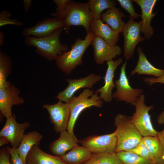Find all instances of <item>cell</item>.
I'll list each match as a JSON object with an SVG mask.
<instances>
[{"label": "cell", "mask_w": 164, "mask_h": 164, "mask_svg": "<svg viewBox=\"0 0 164 164\" xmlns=\"http://www.w3.org/2000/svg\"><path fill=\"white\" fill-rule=\"evenodd\" d=\"M51 15L62 21L66 34L69 32L72 26H82L85 28L87 34L91 32L90 24L94 18L87 2H77L68 0L63 10L52 13Z\"/></svg>", "instance_id": "6da1fadb"}, {"label": "cell", "mask_w": 164, "mask_h": 164, "mask_svg": "<svg viewBox=\"0 0 164 164\" xmlns=\"http://www.w3.org/2000/svg\"><path fill=\"white\" fill-rule=\"evenodd\" d=\"M63 28L54 31L49 35L42 38L28 36L25 39V43L28 46L36 48V53L48 60H54L69 49L67 44L61 43L59 37Z\"/></svg>", "instance_id": "7a4b0ae2"}, {"label": "cell", "mask_w": 164, "mask_h": 164, "mask_svg": "<svg viewBox=\"0 0 164 164\" xmlns=\"http://www.w3.org/2000/svg\"><path fill=\"white\" fill-rule=\"evenodd\" d=\"M114 124L116 127L114 132L117 138L115 153L131 149L142 140L143 136L135 127L130 117L118 114L114 118Z\"/></svg>", "instance_id": "3957f363"}, {"label": "cell", "mask_w": 164, "mask_h": 164, "mask_svg": "<svg viewBox=\"0 0 164 164\" xmlns=\"http://www.w3.org/2000/svg\"><path fill=\"white\" fill-rule=\"evenodd\" d=\"M95 36L92 32L87 34L84 39L78 38L71 49L57 56L54 60L57 67L67 75H70L78 65L83 63L82 57L85 50L91 44Z\"/></svg>", "instance_id": "277c9868"}, {"label": "cell", "mask_w": 164, "mask_h": 164, "mask_svg": "<svg viewBox=\"0 0 164 164\" xmlns=\"http://www.w3.org/2000/svg\"><path fill=\"white\" fill-rule=\"evenodd\" d=\"M94 91L84 89L78 96H74L68 103L70 110V117L67 130L74 134L73 128L76 121L85 109L94 106L101 108L103 101Z\"/></svg>", "instance_id": "5b68a950"}, {"label": "cell", "mask_w": 164, "mask_h": 164, "mask_svg": "<svg viewBox=\"0 0 164 164\" xmlns=\"http://www.w3.org/2000/svg\"><path fill=\"white\" fill-rule=\"evenodd\" d=\"M134 106L135 111L130 117L132 122L143 137H158L159 132L155 130L152 125L149 111L153 106H147L145 104V96L141 95Z\"/></svg>", "instance_id": "8992f818"}, {"label": "cell", "mask_w": 164, "mask_h": 164, "mask_svg": "<svg viewBox=\"0 0 164 164\" xmlns=\"http://www.w3.org/2000/svg\"><path fill=\"white\" fill-rule=\"evenodd\" d=\"M79 142L92 154L115 153L117 138L114 132L104 135H90Z\"/></svg>", "instance_id": "52a82bcc"}, {"label": "cell", "mask_w": 164, "mask_h": 164, "mask_svg": "<svg viewBox=\"0 0 164 164\" xmlns=\"http://www.w3.org/2000/svg\"><path fill=\"white\" fill-rule=\"evenodd\" d=\"M126 64V61L121 68L119 79L114 81L116 90L113 94V97L117 101H125L134 105L143 90L133 88L130 85L125 71Z\"/></svg>", "instance_id": "ba28073f"}, {"label": "cell", "mask_w": 164, "mask_h": 164, "mask_svg": "<svg viewBox=\"0 0 164 164\" xmlns=\"http://www.w3.org/2000/svg\"><path fill=\"white\" fill-rule=\"evenodd\" d=\"M130 17L124 27L122 33L124 38L123 56L126 60L133 57L137 45L145 39L141 36V22H135Z\"/></svg>", "instance_id": "9c48e42d"}, {"label": "cell", "mask_w": 164, "mask_h": 164, "mask_svg": "<svg viewBox=\"0 0 164 164\" xmlns=\"http://www.w3.org/2000/svg\"><path fill=\"white\" fill-rule=\"evenodd\" d=\"M43 108L48 111L50 121L56 133L67 130L70 117V110L67 103L60 101L53 104H45Z\"/></svg>", "instance_id": "30bf717a"}, {"label": "cell", "mask_w": 164, "mask_h": 164, "mask_svg": "<svg viewBox=\"0 0 164 164\" xmlns=\"http://www.w3.org/2000/svg\"><path fill=\"white\" fill-rule=\"evenodd\" d=\"M102 78L100 75L92 73L79 79H66L65 80L68 82V86L54 98L67 103L78 90L83 88L92 89L93 85Z\"/></svg>", "instance_id": "8fae6325"}, {"label": "cell", "mask_w": 164, "mask_h": 164, "mask_svg": "<svg viewBox=\"0 0 164 164\" xmlns=\"http://www.w3.org/2000/svg\"><path fill=\"white\" fill-rule=\"evenodd\" d=\"M30 124V122L26 121L21 123L17 122L15 115L13 114L10 117L6 119L5 125L0 131V137L7 138L12 148L17 149L25 134V131Z\"/></svg>", "instance_id": "7c38bea8"}, {"label": "cell", "mask_w": 164, "mask_h": 164, "mask_svg": "<svg viewBox=\"0 0 164 164\" xmlns=\"http://www.w3.org/2000/svg\"><path fill=\"white\" fill-rule=\"evenodd\" d=\"M91 44L94 49V61L98 64L102 65L105 61L113 60L120 55L122 51L120 46H111L98 36H95Z\"/></svg>", "instance_id": "4fadbf2b"}, {"label": "cell", "mask_w": 164, "mask_h": 164, "mask_svg": "<svg viewBox=\"0 0 164 164\" xmlns=\"http://www.w3.org/2000/svg\"><path fill=\"white\" fill-rule=\"evenodd\" d=\"M20 91L11 84L7 87L0 88V111L2 116L6 119L12 115V107L14 105L22 104L24 102L20 97Z\"/></svg>", "instance_id": "5bb4252c"}, {"label": "cell", "mask_w": 164, "mask_h": 164, "mask_svg": "<svg viewBox=\"0 0 164 164\" xmlns=\"http://www.w3.org/2000/svg\"><path fill=\"white\" fill-rule=\"evenodd\" d=\"M61 28H64V24L61 20L55 17L46 18L34 26L23 29L22 34L26 37L33 36L36 38L43 37Z\"/></svg>", "instance_id": "9a60e30c"}, {"label": "cell", "mask_w": 164, "mask_h": 164, "mask_svg": "<svg viewBox=\"0 0 164 164\" xmlns=\"http://www.w3.org/2000/svg\"><path fill=\"white\" fill-rule=\"evenodd\" d=\"M107 62L108 68L103 77L104 85L97 89L95 93H99V97L102 100L106 102H110L112 101L113 98L112 90L115 87L113 81L115 71L118 66L123 63V60L120 58L115 61L111 60Z\"/></svg>", "instance_id": "2e32d148"}, {"label": "cell", "mask_w": 164, "mask_h": 164, "mask_svg": "<svg viewBox=\"0 0 164 164\" xmlns=\"http://www.w3.org/2000/svg\"><path fill=\"white\" fill-rule=\"evenodd\" d=\"M132 2L137 3L141 9V32L144 34L145 39H150L154 32V29L151 26V22L156 14L153 13V11L157 0H134Z\"/></svg>", "instance_id": "e0dca14e"}, {"label": "cell", "mask_w": 164, "mask_h": 164, "mask_svg": "<svg viewBox=\"0 0 164 164\" xmlns=\"http://www.w3.org/2000/svg\"><path fill=\"white\" fill-rule=\"evenodd\" d=\"M79 140L73 134L65 130L60 133L59 138L52 141L49 145L50 151L54 155L61 157L66 152L78 145Z\"/></svg>", "instance_id": "ac0fdd59"}, {"label": "cell", "mask_w": 164, "mask_h": 164, "mask_svg": "<svg viewBox=\"0 0 164 164\" xmlns=\"http://www.w3.org/2000/svg\"><path fill=\"white\" fill-rule=\"evenodd\" d=\"M91 32L111 46H115L119 39V33L105 24L101 19H93L90 24Z\"/></svg>", "instance_id": "d6986e66"}, {"label": "cell", "mask_w": 164, "mask_h": 164, "mask_svg": "<svg viewBox=\"0 0 164 164\" xmlns=\"http://www.w3.org/2000/svg\"><path fill=\"white\" fill-rule=\"evenodd\" d=\"M25 164H66L60 157L45 152L38 146L34 145L28 152Z\"/></svg>", "instance_id": "ffe728a7"}, {"label": "cell", "mask_w": 164, "mask_h": 164, "mask_svg": "<svg viewBox=\"0 0 164 164\" xmlns=\"http://www.w3.org/2000/svg\"><path fill=\"white\" fill-rule=\"evenodd\" d=\"M139 58L137 64L131 73L133 75L137 73L139 75L145 74L153 75L155 77H161L164 75V70L160 69L154 67L147 60L141 48L137 49Z\"/></svg>", "instance_id": "44dd1931"}, {"label": "cell", "mask_w": 164, "mask_h": 164, "mask_svg": "<svg viewBox=\"0 0 164 164\" xmlns=\"http://www.w3.org/2000/svg\"><path fill=\"white\" fill-rule=\"evenodd\" d=\"M125 16L119 8L115 6L102 13L101 14V19L112 29L119 33H122L125 24L122 20V18Z\"/></svg>", "instance_id": "7402d4cb"}, {"label": "cell", "mask_w": 164, "mask_h": 164, "mask_svg": "<svg viewBox=\"0 0 164 164\" xmlns=\"http://www.w3.org/2000/svg\"><path fill=\"white\" fill-rule=\"evenodd\" d=\"M43 138V135L36 131L29 132L24 134L17 149L19 156L24 164L29 152L34 145L39 146Z\"/></svg>", "instance_id": "603a6c76"}, {"label": "cell", "mask_w": 164, "mask_h": 164, "mask_svg": "<svg viewBox=\"0 0 164 164\" xmlns=\"http://www.w3.org/2000/svg\"><path fill=\"white\" fill-rule=\"evenodd\" d=\"M92 155L86 147L78 145L60 157L66 164H83L88 160Z\"/></svg>", "instance_id": "cb8c5ba5"}, {"label": "cell", "mask_w": 164, "mask_h": 164, "mask_svg": "<svg viewBox=\"0 0 164 164\" xmlns=\"http://www.w3.org/2000/svg\"><path fill=\"white\" fill-rule=\"evenodd\" d=\"M142 141L152 155L156 164H164V158L158 137H143Z\"/></svg>", "instance_id": "d4e9b609"}, {"label": "cell", "mask_w": 164, "mask_h": 164, "mask_svg": "<svg viewBox=\"0 0 164 164\" xmlns=\"http://www.w3.org/2000/svg\"><path fill=\"white\" fill-rule=\"evenodd\" d=\"M12 61L5 53L0 52V88L8 87L11 83L7 78L11 73Z\"/></svg>", "instance_id": "484cf974"}, {"label": "cell", "mask_w": 164, "mask_h": 164, "mask_svg": "<svg viewBox=\"0 0 164 164\" xmlns=\"http://www.w3.org/2000/svg\"><path fill=\"white\" fill-rule=\"evenodd\" d=\"M87 3L89 9L95 19H101V14L104 10L115 7L116 5L115 1L113 0H89Z\"/></svg>", "instance_id": "4316f807"}, {"label": "cell", "mask_w": 164, "mask_h": 164, "mask_svg": "<svg viewBox=\"0 0 164 164\" xmlns=\"http://www.w3.org/2000/svg\"><path fill=\"white\" fill-rule=\"evenodd\" d=\"M83 164H123L116 153L92 154L91 158Z\"/></svg>", "instance_id": "83f0119b"}, {"label": "cell", "mask_w": 164, "mask_h": 164, "mask_svg": "<svg viewBox=\"0 0 164 164\" xmlns=\"http://www.w3.org/2000/svg\"><path fill=\"white\" fill-rule=\"evenodd\" d=\"M116 153L123 164H156L151 160L143 158L130 152L121 151Z\"/></svg>", "instance_id": "f1b7e54d"}, {"label": "cell", "mask_w": 164, "mask_h": 164, "mask_svg": "<svg viewBox=\"0 0 164 164\" xmlns=\"http://www.w3.org/2000/svg\"><path fill=\"white\" fill-rule=\"evenodd\" d=\"M127 151L133 153L143 158L154 161L152 155L142 140L134 148Z\"/></svg>", "instance_id": "f546056e"}, {"label": "cell", "mask_w": 164, "mask_h": 164, "mask_svg": "<svg viewBox=\"0 0 164 164\" xmlns=\"http://www.w3.org/2000/svg\"><path fill=\"white\" fill-rule=\"evenodd\" d=\"M11 14L9 11H2L0 14V27L7 24H12L16 26H21L23 24L16 19H10V17Z\"/></svg>", "instance_id": "4dcf8cb0"}, {"label": "cell", "mask_w": 164, "mask_h": 164, "mask_svg": "<svg viewBox=\"0 0 164 164\" xmlns=\"http://www.w3.org/2000/svg\"><path fill=\"white\" fill-rule=\"evenodd\" d=\"M122 7L124 8L128 13L130 14V17L134 19L140 17V15L136 13L134 7L131 0H117Z\"/></svg>", "instance_id": "1f68e13d"}, {"label": "cell", "mask_w": 164, "mask_h": 164, "mask_svg": "<svg viewBox=\"0 0 164 164\" xmlns=\"http://www.w3.org/2000/svg\"><path fill=\"white\" fill-rule=\"evenodd\" d=\"M5 147L10 155L11 161L12 164H24L20 158L17 149L10 148L8 146Z\"/></svg>", "instance_id": "d6a6232c"}, {"label": "cell", "mask_w": 164, "mask_h": 164, "mask_svg": "<svg viewBox=\"0 0 164 164\" xmlns=\"http://www.w3.org/2000/svg\"><path fill=\"white\" fill-rule=\"evenodd\" d=\"M10 158V155L5 147L2 148L0 150V164H11Z\"/></svg>", "instance_id": "836d02e7"}, {"label": "cell", "mask_w": 164, "mask_h": 164, "mask_svg": "<svg viewBox=\"0 0 164 164\" xmlns=\"http://www.w3.org/2000/svg\"><path fill=\"white\" fill-rule=\"evenodd\" d=\"M143 79L144 82L150 85L156 83L164 84V75L159 77H145Z\"/></svg>", "instance_id": "e575fe53"}, {"label": "cell", "mask_w": 164, "mask_h": 164, "mask_svg": "<svg viewBox=\"0 0 164 164\" xmlns=\"http://www.w3.org/2000/svg\"><path fill=\"white\" fill-rule=\"evenodd\" d=\"M68 0H54L53 2L56 5V12H60L64 9Z\"/></svg>", "instance_id": "d590c367"}, {"label": "cell", "mask_w": 164, "mask_h": 164, "mask_svg": "<svg viewBox=\"0 0 164 164\" xmlns=\"http://www.w3.org/2000/svg\"><path fill=\"white\" fill-rule=\"evenodd\" d=\"M158 137L160 141L162 151L164 158V128L162 130L159 132Z\"/></svg>", "instance_id": "8d00e7d4"}, {"label": "cell", "mask_w": 164, "mask_h": 164, "mask_svg": "<svg viewBox=\"0 0 164 164\" xmlns=\"http://www.w3.org/2000/svg\"><path fill=\"white\" fill-rule=\"evenodd\" d=\"M23 8L25 12H27L30 9L31 4V0H23Z\"/></svg>", "instance_id": "74e56055"}, {"label": "cell", "mask_w": 164, "mask_h": 164, "mask_svg": "<svg viewBox=\"0 0 164 164\" xmlns=\"http://www.w3.org/2000/svg\"><path fill=\"white\" fill-rule=\"evenodd\" d=\"M157 122L159 124H164V111L161 113L158 117Z\"/></svg>", "instance_id": "f35d334b"}, {"label": "cell", "mask_w": 164, "mask_h": 164, "mask_svg": "<svg viewBox=\"0 0 164 164\" xmlns=\"http://www.w3.org/2000/svg\"><path fill=\"white\" fill-rule=\"evenodd\" d=\"M10 143L9 140L5 137H0V147Z\"/></svg>", "instance_id": "ab89813d"}, {"label": "cell", "mask_w": 164, "mask_h": 164, "mask_svg": "<svg viewBox=\"0 0 164 164\" xmlns=\"http://www.w3.org/2000/svg\"><path fill=\"white\" fill-rule=\"evenodd\" d=\"M0 36H1V37L0 36V38H2L1 39H0V45H1L3 43L2 41V39H3L4 38V35L2 32H0Z\"/></svg>", "instance_id": "60d3db41"}]
</instances>
